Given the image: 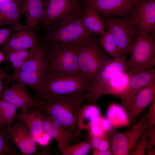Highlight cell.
Wrapping results in <instances>:
<instances>
[{
	"instance_id": "obj_1",
	"label": "cell",
	"mask_w": 155,
	"mask_h": 155,
	"mask_svg": "<svg viewBox=\"0 0 155 155\" xmlns=\"http://www.w3.org/2000/svg\"><path fill=\"white\" fill-rule=\"evenodd\" d=\"M86 98V93H75L35 99L32 108L55 119L77 138L81 131L79 114Z\"/></svg>"
},
{
	"instance_id": "obj_2",
	"label": "cell",
	"mask_w": 155,
	"mask_h": 155,
	"mask_svg": "<svg viewBox=\"0 0 155 155\" xmlns=\"http://www.w3.org/2000/svg\"><path fill=\"white\" fill-rule=\"evenodd\" d=\"M29 50L28 58L19 69L10 75L9 82H20L35 91L41 84L48 69L49 48L40 42Z\"/></svg>"
},
{
	"instance_id": "obj_3",
	"label": "cell",
	"mask_w": 155,
	"mask_h": 155,
	"mask_svg": "<svg viewBox=\"0 0 155 155\" xmlns=\"http://www.w3.org/2000/svg\"><path fill=\"white\" fill-rule=\"evenodd\" d=\"M91 83L82 73L67 75L54 74L46 72L35 91L36 99L72 93H86Z\"/></svg>"
},
{
	"instance_id": "obj_4",
	"label": "cell",
	"mask_w": 155,
	"mask_h": 155,
	"mask_svg": "<svg viewBox=\"0 0 155 155\" xmlns=\"http://www.w3.org/2000/svg\"><path fill=\"white\" fill-rule=\"evenodd\" d=\"M92 34L74 44L80 71L91 85L96 75L112 59Z\"/></svg>"
},
{
	"instance_id": "obj_5",
	"label": "cell",
	"mask_w": 155,
	"mask_h": 155,
	"mask_svg": "<svg viewBox=\"0 0 155 155\" xmlns=\"http://www.w3.org/2000/svg\"><path fill=\"white\" fill-rule=\"evenodd\" d=\"M46 30L38 39L49 48L56 44H74L93 34L84 27L80 17L56 23Z\"/></svg>"
},
{
	"instance_id": "obj_6",
	"label": "cell",
	"mask_w": 155,
	"mask_h": 155,
	"mask_svg": "<svg viewBox=\"0 0 155 155\" xmlns=\"http://www.w3.org/2000/svg\"><path fill=\"white\" fill-rule=\"evenodd\" d=\"M155 32L138 28L128 51L131 56L128 71L154 69L155 66Z\"/></svg>"
},
{
	"instance_id": "obj_7",
	"label": "cell",
	"mask_w": 155,
	"mask_h": 155,
	"mask_svg": "<svg viewBox=\"0 0 155 155\" xmlns=\"http://www.w3.org/2000/svg\"><path fill=\"white\" fill-rule=\"evenodd\" d=\"M86 7L85 0H44L39 24L46 30L56 23L80 17Z\"/></svg>"
},
{
	"instance_id": "obj_8",
	"label": "cell",
	"mask_w": 155,
	"mask_h": 155,
	"mask_svg": "<svg viewBox=\"0 0 155 155\" xmlns=\"http://www.w3.org/2000/svg\"><path fill=\"white\" fill-rule=\"evenodd\" d=\"M49 53L50 62L47 72L59 75L81 73L74 44H55L49 48Z\"/></svg>"
},
{
	"instance_id": "obj_9",
	"label": "cell",
	"mask_w": 155,
	"mask_h": 155,
	"mask_svg": "<svg viewBox=\"0 0 155 155\" xmlns=\"http://www.w3.org/2000/svg\"><path fill=\"white\" fill-rule=\"evenodd\" d=\"M126 55L114 59L95 77L86 93L88 104H95L102 96L106 95L111 80L115 74L128 72L129 67Z\"/></svg>"
},
{
	"instance_id": "obj_10",
	"label": "cell",
	"mask_w": 155,
	"mask_h": 155,
	"mask_svg": "<svg viewBox=\"0 0 155 155\" xmlns=\"http://www.w3.org/2000/svg\"><path fill=\"white\" fill-rule=\"evenodd\" d=\"M148 125L146 114L141 115L137 123L125 131L119 132L113 129L108 133L112 153L115 155L130 154Z\"/></svg>"
},
{
	"instance_id": "obj_11",
	"label": "cell",
	"mask_w": 155,
	"mask_h": 155,
	"mask_svg": "<svg viewBox=\"0 0 155 155\" xmlns=\"http://www.w3.org/2000/svg\"><path fill=\"white\" fill-rule=\"evenodd\" d=\"M106 28L112 34L121 55L128 53L138 27L128 19L112 16H102Z\"/></svg>"
},
{
	"instance_id": "obj_12",
	"label": "cell",
	"mask_w": 155,
	"mask_h": 155,
	"mask_svg": "<svg viewBox=\"0 0 155 155\" xmlns=\"http://www.w3.org/2000/svg\"><path fill=\"white\" fill-rule=\"evenodd\" d=\"M127 19L138 28L155 32V0H137Z\"/></svg>"
},
{
	"instance_id": "obj_13",
	"label": "cell",
	"mask_w": 155,
	"mask_h": 155,
	"mask_svg": "<svg viewBox=\"0 0 155 155\" xmlns=\"http://www.w3.org/2000/svg\"><path fill=\"white\" fill-rule=\"evenodd\" d=\"M41 114L38 111L28 108L21 110L17 118L18 121L27 127L31 136L36 143L45 146L49 144L51 137L44 131Z\"/></svg>"
},
{
	"instance_id": "obj_14",
	"label": "cell",
	"mask_w": 155,
	"mask_h": 155,
	"mask_svg": "<svg viewBox=\"0 0 155 155\" xmlns=\"http://www.w3.org/2000/svg\"><path fill=\"white\" fill-rule=\"evenodd\" d=\"M129 79L125 95L121 101L125 109L132 103L139 91L145 86L155 81V69H141L128 72Z\"/></svg>"
},
{
	"instance_id": "obj_15",
	"label": "cell",
	"mask_w": 155,
	"mask_h": 155,
	"mask_svg": "<svg viewBox=\"0 0 155 155\" xmlns=\"http://www.w3.org/2000/svg\"><path fill=\"white\" fill-rule=\"evenodd\" d=\"M40 42L32 29L22 27L14 30L1 46V50L6 53L15 50L28 49Z\"/></svg>"
},
{
	"instance_id": "obj_16",
	"label": "cell",
	"mask_w": 155,
	"mask_h": 155,
	"mask_svg": "<svg viewBox=\"0 0 155 155\" xmlns=\"http://www.w3.org/2000/svg\"><path fill=\"white\" fill-rule=\"evenodd\" d=\"M86 1L102 16H126L134 5L131 0H86Z\"/></svg>"
},
{
	"instance_id": "obj_17",
	"label": "cell",
	"mask_w": 155,
	"mask_h": 155,
	"mask_svg": "<svg viewBox=\"0 0 155 155\" xmlns=\"http://www.w3.org/2000/svg\"><path fill=\"white\" fill-rule=\"evenodd\" d=\"M26 86L20 82L13 83L9 87H3L0 98L16 106L21 110L32 108L35 100L29 94Z\"/></svg>"
},
{
	"instance_id": "obj_18",
	"label": "cell",
	"mask_w": 155,
	"mask_h": 155,
	"mask_svg": "<svg viewBox=\"0 0 155 155\" xmlns=\"http://www.w3.org/2000/svg\"><path fill=\"white\" fill-rule=\"evenodd\" d=\"M9 131L11 139L22 154L30 155L36 152L37 144L24 124L18 121L9 127Z\"/></svg>"
},
{
	"instance_id": "obj_19",
	"label": "cell",
	"mask_w": 155,
	"mask_h": 155,
	"mask_svg": "<svg viewBox=\"0 0 155 155\" xmlns=\"http://www.w3.org/2000/svg\"><path fill=\"white\" fill-rule=\"evenodd\" d=\"M44 130L56 141L59 150H62L75 141L76 138L69 133L57 121L42 113Z\"/></svg>"
},
{
	"instance_id": "obj_20",
	"label": "cell",
	"mask_w": 155,
	"mask_h": 155,
	"mask_svg": "<svg viewBox=\"0 0 155 155\" xmlns=\"http://www.w3.org/2000/svg\"><path fill=\"white\" fill-rule=\"evenodd\" d=\"M155 99V81L140 90L131 104L125 109L130 122H132Z\"/></svg>"
},
{
	"instance_id": "obj_21",
	"label": "cell",
	"mask_w": 155,
	"mask_h": 155,
	"mask_svg": "<svg viewBox=\"0 0 155 155\" xmlns=\"http://www.w3.org/2000/svg\"><path fill=\"white\" fill-rule=\"evenodd\" d=\"M44 6V0H22L20 11L26 18L24 28L35 30L42 17Z\"/></svg>"
},
{
	"instance_id": "obj_22",
	"label": "cell",
	"mask_w": 155,
	"mask_h": 155,
	"mask_svg": "<svg viewBox=\"0 0 155 155\" xmlns=\"http://www.w3.org/2000/svg\"><path fill=\"white\" fill-rule=\"evenodd\" d=\"M84 27L92 34L102 36L105 31L103 20L94 7L86 1V7L80 17Z\"/></svg>"
},
{
	"instance_id": "obj_23",
	"label": "cell",
	"mask_w": 155,
	"mask_h": 155,
	"mask_svg": "<svg viewBox=\"0 0 155 155\" xmlns=\"http://www.w3.org/2000/svg\"><path fill=\"white\" fill-rule=\"evenodd\" d=\"M22 0H14L0 4V29L20 22Z\"/></svg>"
},
{
	"instance_id": "obj_24",
	"label": "cell",
	"mask_w": 155,
	"mask_h": 155,
	"mask_svg": "<svg viewBox=\"0 0 155 155\" xmlns=\"http://www.w3.org/2000/svg\"><path fill=\"white\" fill-rule=\"evenodd\" d=\"M101 115L99 108L95 104H88L82 106L78 118L80 129H88L90 125L98 124Z\"/></svg>"
},
{
	"instance_id": "obj_25",
	"label": "cell",
	"mask_w": 155,
	"mask_h": 155,
	"mask_svg": "<svg viewBox=\"0 0 155 155\" xmlns=\"http://www.w3.org/2000/svg\"><path fill=\"white\" fill-rule=\"evenodd\" d=\"M107 116L113 126L116 128L128 126L130 122L125 109L116 103L109 106Z\"/></svg>"
},
{
	"instance_id": "obj_26",
	"label": "cell",
	"mask_w": 155,
	"mask_h": 155,
	"mask_svg": "<svg viewBox=\"0 0 155 155\" xmlns=\"http://www.w3.org/2000/svg\"><path fill=\"white\" fill-rule=\"evenodd\" d=\"M18 108L10 102L0 98V126H12Z\"/></svg>"
},
{
	"instance_id": "obj_27",
	"label": "cell",
	"mask_w": 155,
	"mask_h": 155,
	"mask_svg": "<svg viewBox=\"0 0 155 155\" xmlns=\"http://www.w3.org/2000/svg\"><path fill=\"white\" fill-rule=\"evenodd\" d=\"M102 49L114 59H118L122 56L119 51L114 38L110 31L105 30L98 40Z\"/></svg>"
},
{
	"instance_id": "obj_28",
	"label": "cell",
	"mask_w": 155,
	"mask_h": 155,
	"mask_svg": "<svg viewBox=\"0 0 155 155\" xmlns=\"http://www.w3.org/2000/svg\"><path fill=\"white\" fill-rule=\"evenodd\" d=\"M6 126H0V155H18L15 148L11 145V137L9 127Z\"/></svg>"
},
{
	"instance_id": "obj_29",
	"label": "cell",
	"mask_w": 155,
	"mask_h": 155,
	"mask_svg": "<svg viewBox=\"0 0 155 155\" xmlns=\"http://www.w3.org/2000/svg\"><path fill=\"white\" fill-rule=\"evenodd\" d=\"M91 148L90 142L88 137L81 142L70 145L60 151L63 155H86L89 153Z\"/></svg>"
},
{
	"instance_id": "obj_30",
	"label": "cell",
	"mask_w": 155,
	"mask_h": 155,
	"mask_svg": "<svg viewBox=\"0 0 155 155\" xmlns=\"http://www.w3.org/2000/svg\"><path fill=\"white\" fill-rule=\"evenodd\" d=\"M91 147L93 150L105 151L110 149L109 143L107 137L99 138L88 135Z\"/></svg>"
},
{
	"instance_id": "obj_31",
	"label": "cell",
	"mask_w": 155,
	"mask_h": 155,
	"mask_svg": "<svg viewBox=\"0 0 155 155\" xmlns=\"http://www.w3.org/2000/svg\"><path fill=\"white\" fill-rule=\"evenodd\" d=\"M146 130V129L131 152V154L143 155L146 154L148 144V137Z\"/></svg>"
},
{
	"instance_id": "obj_32",
	"label": "cell",
	"mask_w": 155,
	"mask_h": 155,
	"mask_svg": "<svg viewBox=\"0 0 155 155\" xmlns=\"http://www.w3.org/2000/svg\"><path fill=\"white\" fill-rule=\"evenodd\" d=\"M6 57L12 63L19 59L26 60L29 57L30 50L28 49L12 50L6 53Z\"/></svg>"
},
{
	"instance_id": "obj_33",
	"label": "cell",
	"mask_w": 155,
	"mask_h": 155,
	"mask_svg": "<svg viewBox=\"0 0 155 155\" xmlns=\"http://www.w3.org/2000/svg\"><path fill=\"white\" fill-rule=\"evenodd\" d=\"M23 26L20 22L0 29V46L2 45L14 30Z\"/></svg>"
},
{
	"instance_id": "obj_34",
	"label": "cell",
	"mask_w": 155,
	"mask_h": 155,
	"mask_svg": "<svg viewBox=\"0 0 155 155\" xmlns=\"http://www.w3.org/2000/svg\"><path fill=\"white\" fill-rule=\"evenodd\" d=\"M88 129V134L92 136L99 138L107 137V135L98 124L90 125Z\"/></svg>"
},
{
	"instance_id": "obj_35",
	"label": "cell",
	"mask_w": 155,
	"mask_h": 155,
	"mask_svg": "<svg viewBox=\"0 0 155 155\" xmlns=\"http://www.w3.org/2000/svg\"><path fill=\"white\" fill-rule=\"evenodd\" d=\"M98 124L106 135L113 130L114 127L110 121L107 118L103 117L102 115L100 117Z\"/></svg>"
},
{
	"instance_id": "obj_36",
	"label": "cell",
	"mask_w": 155,
	"mask_h": 155,
	"mask_svg": "<svg viewBox=\"0 0 155 155\" xmlns=\"http://www.w3.org/2000/svg\"><path fill=\"white\" fill-rule=\"evenodd\" d=\"M155 125H149L146 130L148 137V145L153 146H154L155 143Z\"/></svg>"
},
{
	"instance_id": "obj_37",
	"label": "cell",
	"mask_w": 155,
	"mask_h": 155,
	"mask_svg": "<svg viewBox=\"0 0 155 155\" xmlns=\"http://www.w3.org/2000/svg\"><path fill=\"white\" fill-rule=\"evenodd\" d=\"M149 125H155V99L151 103L150 108L147 113Z\"/></svg>"
},
{
	"instance_id": "obj_38",
	"label": "cell",
	"mask_w": 155,
	"mask_h": 155,
	"mask_svg": "<svg viewBox=\"0 0 155 155\" xmlns=\"http://www.w3.org/2000/svg\"><path fill=\"white\" fill-rule=\"evenodd\" d=\"M112 153L110 149L105 151H100L94 150L92 155H110Z\"/></svg>"
},
{
	"instance_id": "obj_39",
	"label": "cell",
	"mask_w": 155,
	"mask_h": 155,
	"mask_svg": "<svg viewBox=\"0 0 155 155\" xmlns=\"http://www.w3.org/2000/svg\"><path fill=\"white\" fill-rule=\"evenodd\" d=\"M10 75L4 72H0V78H2L9 81L10 79Z\"/></svg>"
},
{
	"instance_id": "obj_40",
	"label": "cell",
	"mask_w": 155,
	"mask_h": 155,
	"mask_svg": "<svg viewBox=\"0 0 155 155\" xmlns=\"http://www.w3.org/2000/svg\"><path fill=\"white\" fill-rule=\"evenodd\" d=\"M5 58L4 53L1 50H0V63L3 62Z\"/></svg>"
},
{
	"instance_id": "obj_41",
	"label": "cell",
	"mask_w": 155,
	"mask_h": 155,
	"mask_svg": "<svg viewBox=\"0 0 155 155\" xmlns=\"http://www.w3.org/2000/svg\"><path fill=\"white\" fill-rule=\"evenodd\" d=\"M3 78H0V96L3 87Z\"/></svg>"
},
{
	"instance_id": "obj_42",
	"label": "cell",
	"mask_w": 155,
	"mask_h": 155,
	"mask_svg": "<svg viewBox=\"0 0 155 155\" xmlns=\"http://www.w3.org/2000/svg\"><path fill=\"white\" fill-rule=\"evenodd\" d=\"M14 0H0V4L6 2L13 1Z\"/></svg>"
},
{
	"instance_id": "obj_43",
	"label": "cell",
	"mask_w": 155,
	"mask_h": 155,
	"mask_svg": "<svg viewBox=\"0 0 155 155\" xmlns=\"http://www.w3.org/2000/svg\"><path fill=\"white\" fill-rule=\"evenodd\" d=\"M131 1L134 5L137 0H131Z\"/></svg>"
}]
</instances>
